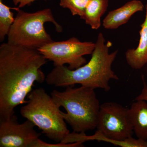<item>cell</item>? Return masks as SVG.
Wrapping results in <instances>:
<instances>
[{"mask_svg":"<svg viewBox=\"0 0 147 147\" xmlns=\"http://www.w3.org/2000/svg\"><path fill=\"white\" fill-rule=\"evenodd\" d=\"M20 110L21 115L31 121L50 140L60 143L70 132L51 95L42 88L32 90Z\"/></svg>","mask_w":147,"mask_h":147,"instance_id":"5","label":"cell"},{"mask_svg":"<svg viewBox=\"0 0 147 147\" xmlns=\"http://www.w3.org/2000/svg\"><path fill=\"white\" fill-rule=\"evenodd\" d=\"M36 1L37 0H13V2L14 5H18V8H21L26 5H29Z\"/></svg>","mask_w":147,"mask_h":147,"instance_id":"16","label":"cell"},{"mask_svg":"<svg viewBox=\"0 0 147 147\" xmlns=\"http://www.w3.org/2000/svg\"><path fill=\"white\" fill-rule=\"evenodd\" d=\"M112 42H106L102 33H99L95 47L88 62L76 69L71 70L65 66H55L46 76L45 82L56 87H67L75 84L105 91L110 90L111 80H119L112 69L118 51L109 53Z\"/></svg>","mask_w":147,"mask_h":147,"instance_id":"2","label":"cell"},{"mask_svg":"<svg viewBox=\"0 0 147 147\" xmlns=\"http://www.w3.org/2000/svg\"><path fill=\"white\" fill-rule=\"evenodd\" d=\"M47 61L37 49L7 42L1 45L0 119L14 115L17 106L27 103L34 84L45 81L41 68Z\"/></svg>","mask_w":147,"mask_h":147,"instance_id":"1","label":"cell"},{"mask_svg":"<svg viewBox=\"0 0 147 147\" xmlns=\"http://www.w3.org/2000/svg\"><path fill=\"white\" fill-rule=\"evenodd\" d=\"M143 88L141 94L136 98V100H143L147 101V84L145 81L144 77H142Z\"/></svg>","mask_w":147,"mask_h":147,"instance_id":"15","label":"cell"},{"mask_svg":"<svg viewBox=\"0 0 147 147\" xmlns=\"http://www.w3.org/2000/svg\"><path fill=\"white\" fill-rule=\"evenodd\" d=\"M34 126L28 120L19 123L14 114L0 119V147H34L41 134Z\"/></svg>","mask_w":147,"mask_h":147,"instance_id":"8","label":"cell"},{"mask_svg":"<svg viewBox=\"0 0 147 147\" xmlns=\"http://www.w3.org/2000/svg\"><path fill=\"white\" fill-rule=\"evenodd\" d=\"M129 108L133 131L139 139L147 140V101L135 100Z\"/></svg>","mask_w":147,"mask_h":147,"instance_id":"11","label":"cell"},{"mask_svg":"<svg viewBox=\"0 0 147 147\" xmlns=\"http://www.w3.org/2000/svg\"><path fill=\"white\" fill-rule=\"evenodd\" d=\"M95 43L82 42L71 37L64 41H53L38 50L47 60L52 61L55 66L68 65L71 70L76 69L87 63L84 56L92 55Z\"/></svg>","mask_w":147,"mask_h":147,"instance_id":"7","label":"cell"},{"mask_svg":"<svg viewBox=\"0 0 147 147\" xmlns=\"http://www.w3.org/2000/svg\"><path fill=\"white\" fill-rule=\"evenodd\" d=\"M144 21L141 26L139 32L140 39L136 49H128L125 54L128 65L131 68L139 69L147 63V3Z\"/></svg>","mask_w":147,"mask_h":147,"instance_id":"10","label":"cell"},{"mask_svg":"<svg viewBox=\"0 0 147 147\" xmlns=\"http://www.w3.org/2000/svg\"><path fill=\"white\" fill-rule=\"evenodd\" d=\"M11 9L0 0V41L2 42L7 36L15 18L13 13L11 11Z\"/></svg>","mask_w":147,"mask_h":147,"instance_id":"13","label":"cell"},{"mask_svg":"<svg viewBox=\"0 0 147 147\" xmlns=\"http://www.w3.org/2000/svg\"><path fill=\"white\" fill-rule=\"evenodd\" d=\"M15 9L17 14L7 36L9 44L38 50L54 41L45 30V23H53L58 32L63 30L50 8L33 13L26 12L18 7Z\"/></svg>","mask_w":147,"mask_h":147,"instance_id":"6","label":"cell"},{"mask_svg":"<svg viewBox=\"0 0 147 147\" xmlns=\"http://www.w3.org/2000/svg\"><path fill=\"white\" fill-rule=\"evenodd\" d=\"M144 6L139 0H132L122 6L111 11L102 21L105 28L114 30L126 24L132 15L138 11H143Z\"/></svg>","mask_w":147,"mask_h":147,"instance_id":"9","label":"cell"},{"mask_svg":"<svg viewBox=\"0 0 147 147\" xmlns=\"http://www.w3.org/2000/svg\"><path fill=\"white\" fill-rule=\"evenodd\" d=\"M90 0H60L59 5L69 9L73 16H79L82 18Z\"/></svg>","mask_w":147,"mask_h":147,"instance_id":"14","label":"cell"},{"mask_svg":"<svg viewBox=\"0 0 147 147\" xmlns=\"http://www.w3.org/2000/svg\"><path fill=\"white\" fill-rule=\"evenodd\" d=\"M129 108L115 102L100 105L95 134L85 137V142L97 140L122 147H147V140L134 139Z\"/></svg>","mask_w":147,"mask_h":147,"instance_id":"4","label":"cell"},{"mask_svg":"<svg viewBox=\"0 0 147 147\" xmlns=\"http://www.w3.org/2000/svg\"><path fill=\"white\" fill-rule=\"evenodd\" d=\"M51 96L58 107L65 109L66 113H61L74 132L85 133L96 128L100 105L94 89L68 86L63 91L54 90Z\"/></svg>","mask_w":147,"mask_h":147,"instance_id":"3","label":"cell"},{"mask_svg":"<svg viewBox=\"0 0 147 147\" xmlns=\"http://www.w3.org/2000/svg\"><path fill=\"white\" fill-rule=\"evenodd\" d=\"M109 0H90L82 19L93 30H97L101 26V18L106 12Z\"/></svg>","mask_w":147,"mask_h":147,"instance_id":"12","label":"cell"}]
</instances>
